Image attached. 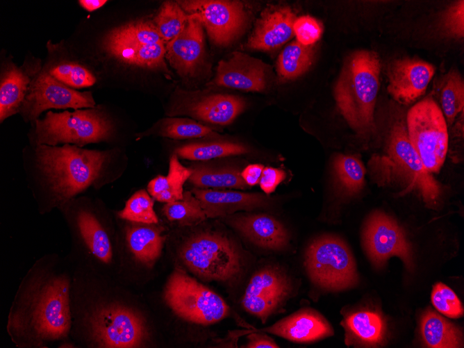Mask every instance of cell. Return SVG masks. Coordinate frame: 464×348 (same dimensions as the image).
Listing matches in <instances>:
<instances>
[{"instance_id": "cell-1", "label": "cell", "mask_w": 464, "mask_h": 348, "mask_svg": "<svg viewBox=\"0 0 464 348\" xmlns=\"http://www.w3.org/2000/svg\"><path fill=\"white\" fill-rule=\"evenodd\" d=\"M71 327L69 282L64 275H41L23 295L21 307L8 320L11 334L37 343L67 336Z\"/></svg>"}, {"instance_id": "cell-2", "label": "cell", "mask_w": 464, "mask_h": 348, "mask_svg": "<svg viewBox=\"0 0 464 348\" xmlns=\"http://www.w3.org/2000/svg\"><path fill=\"white\" fill-rule=\"evenodd\" d=\"M110 158L108 151L37 145L38 174L55 201H65L101 180Z\"/></svg>"}, {"instance_id": "cell-3", "label": "cell", "mask_w": 464, "mask_h": 348, "mask_svg": "<svg viewBox=\"0 0 464 348\" xmlns=\"http://www.w3.org/2000/svg\"><path fill=\"white\" fill-rule=\"evenodd\" d=\"M370 175L379 185H399L401 194L417 192L429 206L437 204L441 185L424 168L401 121L388 133L385 154H374L368 163Z\"/></svg>"}, {"instance_id": "cell-4", "label": "cell", "mask_w": 464, "mask_h": 348, "mask_svg": "<svg viewBox=\"0 0 464 348\" xmlns=\"http://www.w3.org/2000/svg\"><path fill=\"white\" fill-rule=\"evenodd\" d=\"M381 64L374 51L361 50L345 60L334 88L338 108L349 126L360 135L372 133L379 88Z\"/></svg>"}, {"instance_id": "cell-5", "label": "cell", "mask_w": 464, "mask_h": 348, "mask_svg": "<svg viewBox=\"0 0 464 348\" xmlns=\"http://www.w3.org/2000/svg\"><path fill=\"white\" fill-rule=\"evenodd\" d=\"M179 255L192 273L206 281H226L235 277L241 270L237 247L218 232L192 235L181 246Z\"/></svg>"}, {"instance_id": "cell-6", "label": "cell", "mask_w": 464, "mask_h": 348, "mask_svg": "<svg viewBox=\"0 0 464 348\" xmlns=\"http://www.w3.org/2000/svg\"><path fill=\"white\" fill-rule=\"evenodd\" d=\"M112 132L110 120L99 108L62 113L49 111L43 119L35 120L38 145L74 144L81 147L108 140Z\"/></svg>"}, {"instance_id": "cell-7", "label": "cell", "mask_w": 464, "mask_h": 348, "mask_svg": "<svg viewBox=\"0 0 464 348\" xmlns=\"http://www.w3.org/2000/svg\"><path fill=\"white\" fill-rule=\"evenodd\" d=\"M163 298L179 317L197 324H212L229 314L219 295L179 269L169 277Z\"/></svg>"}, {"instance_id": "cell-8", "label": "cell", "mask_w": 464, "mask_h": 348, "mask_svg": "<svg viewBox=\"0 0 464 348\" xmlns=\"http://www.w3.org/2000/svg\"><path fill=\"white\" fill-rule=\"evenodd\" d=\"M304 263L311 281L324 289L338 291L358 283L353 255L337 237L324 236L312 242L306 250Z\"/></svg>"}, {"instance_id": "cell-9", "label": "cell", "mask_w": 464, "mask_h": 348, "mask_svg": "<svg viewBox=\"0 0 464 348\" xmlns=\"http://www.w3.org/2000/svg\"><path fill=\"white\" fill-rule=\"evenodd\" d=\"M406 124L410 141L424 168L430 174L438 172L448 149L447 126L441 109L431 98H425L408 110Z\"/></svg>"}, {"instance_id": "cell-10", "label": "cell", "mask_w": 464, "mask_h": 348, "mask_svg": "<svg viewBox=\"0 0 464 348\" xmlns=\"http://www.w3.org/2000/svg\"><path fill=\"white\" fill-rule=\"evenodd\" d=\"M92 340L100 347H143L149 338L144 318L134 310L118 304L96 309L89 318Z\"/></svg>"}, {"instance_id": "cell-11", "label": "cell", "mask_w": 464, "mask_h": 348, "mask_svg": "<svg viewBox=\"0 0 464 348\" xmlns=\"http://www.w3.org/2000/svg\"><path fill=\"white\" fill-rule=\"evenodd\" d=\"M178 3L194 16L205 28L210 40L217 46H228L243 32L247 15L238 1L185 0Z\"/></svg>"}, {"instance_id": "cell-12", "label": "cell", "mask_w": 464, "mask_h": 348, "mask_svg": "<svg viewBox=\"0 0 464 348\" xmlns=\"http://www.w3.org/2000/svg\"><path fill=\"white\" fill-rule=\"evenodd\" d=\"M365 251L376 265L381 266L391 256H396L406 267L413 268L412 248L404 230L391 217L376 211L366 221L363 231Z\"/></svg>"}, {"instance_id": "cell-13", "label": "cell", "mask_w": 464, "mask_h": 348, "mask_svg": "<svg viewBox=\"0 0 464 348\" xmlns=\"http://www.w3.org/2000/svg\"><path fill=\"white\" fill-rule=\"evenodd\" d=\"M91 92H78L43 72L31 83L20 108L26 120H36L49 108H94Z\"/></svg>"}, {"instance_id": "cell-14", "label": "cell", "mask_w": 464, "mask_h": 348, "mask_svg": "<svg viewBox=\"0 0 464 348\" xmlns=\"http://www.w3.org/2000/svg\"><path fill=\"white\" fill-rule=\"evenodd\" d=\"M292 285L276 266L257 271L250 279L242 300L244 308L265 323L290 297Z\"/></svg>"}, {"instance_id": "cell-15", "label": "cell", "mask_w": 464, "mask_h": 348, "mask_svg": "<svg viewBox=\"0 0 464 348\" xmlns=\"http://www.w3.org/2000/svg\"><path fill=\"white\" fill-rule=\"evenodd\" d=\"M245 106V100L238 96L213 94L198 97L187 92L174 109L176 114L186 115L206 123L225 126L233 122Z\"/></svg>"}, {"instance_id": "cell-16", "label": "cell", "mask_w": 464, "mask_h": 348, "mask_svg": "<svg viewBox=\"0 0 464 348\" xmlns=\"http://www.w3.org/2000/svg\"><path fill=\"white\" fill-rule=\"evenodd\" d=\"M267 65L261 60L234 51L218 63L211 85L247 92H262L266 88Z\"/></svg>"}, {"instance_id": "cell-17", "label": "cell", "mask_w": 464, "mask_h": 348, "mask_svg": "<svg viewBox=\"0 0 464 348\" xmlns=\"http://www.w3.org/2000/svg\"><path fill=\"white\" fill-rule=\"evenodd\" d=\"M189 15L181 33L165 44V58L178 74L185 78L196 76L204 57L203 26Z\"/></svg>"}, {"instance_id": "cell-18", "label": "cell", "mask_w": 464, "mask_h": 348, "mask_svg": "<svg viewBox=\"0 0 464 348\" xmlns=\"http://www.w3.org/2000/svg\"><path fill=\"white\" fill-rule=\"evenodd\" d=\"M434 72L433 65L420 59L395 60L388 70V91L397 101L411 103L424 94Z\"/></svg>"}, {"instance_id": "cell-19", "label": "cell", "mask_w": 464, "mask_h": 348, "mask_svg": "<svg viewBox=\"0 0 464 348\" xmlns=\"http://www.w3.org/2000/svg\"><path fill=\"white\" fill-rule=\"evenodd\" d=\"M228 224L254 245L265 249L281 251L289 244L290 235L283 224L264 213L230 215Z\"/></svg>"}, {"instance_id": "cell-20", "label": "cell", "mask_w": 464, "mask_h": 348, "mask_svg": "<svg viewBox=\"0 0 464 348\" xmlns=\"http://www.w3.org/2000/svg\"><path fill=\"white\" fill-rule=\"evenodd\" d=\"M296 18L288 6L265 8L256 22L247 47L265 51L280 47L294 35L293 24Z\"/></svg>"}, {"instance_id": "cell-21", "label": "cell", "mask_w": 464, "mask_h": 348, "mask_svg": "<svg viewBox=\"0 0 464 348\" xmlns=\"http://www.w3.org/2000/svg\"><path fill=\"white\" fill-rule=\"evenodd\" d=\"M192 192L199 201L207 218L226 217L238 211L265 207L272 198L262 193L194 188Z\"/></svg>"}, {"instance_id": "cell-22", "label": "cell", "mask_w": 464, "mask_h": 348, "mask_svg": "<svg viewBox=\"0 0 464 348\" xmlns=\"http://www.w3.org/2000/svg\"><path fill=\"white\" fill-rule=\"evenodd\" d=\"M263 331L299 343L315 341L333 334L325 318L310 309L298 310Z\"/></svg>"}, {"instance_id": "cell-23", "label": "cell", "mask_w": 464, "mask_h": 348, "mask_svg": "<svg viewBox=\"0 0 464 348\" xmlns=\"http://www.w3.org/2000/svg\"><path fill=\"white\" fill-rule=\"evenodd\" d=\"M342 326L346 331V343L376 346L385 338L386 324L380 314L359 310L347 315Z\"/></svg>"}, {"instance_id": "cell-24", "label": "cell", "mask_w": 464, "mask_h": 348, "mask_svg": "<svg viewBox=\"0 0 464 348\" xmlns=\"http://www.w3.org/2000/svg\"><path fill=\"white\" fill-rule=\"evenodd\" d=\"M103 47L110 56L127 65L169 72L165 63L164 42L152 44H107Z\"/></svg>"}, {"instance_id": "cell-25", "label": "cell", "mask_w": 464, "mask_h": 348, "mask_svg": "<svg viewBox=\"0 0 464 348\" xmlns=\"http://www.w3.org/2000/svg\"><path fill=\"white\" fill-rule=\"evenodd\" d=\"M76 229L88 250L97 259L109 263L113 258L110 238L97 217L88 209H80L75 217Z\"/></svg>"}, {"instance_id": "cell-26", "label": "cell", "mask_w": 464, "mask_h": 348, "mask_svg": "<svg viewBox=\"0 0 464 348\" xmlns=\"http://www.w3.org/2000/svg\"><path fill=\"white\" fill-rule=\"evenodd\" d=\"M126 239L134 257L149 266L160 256L165 238L158 228L144 224L128 226Z\"/></svg>"}, {"instance_id": "cell-27", "label": "cell", "mask_w": 464, "mask_h": 348, "mask_svg": "<svg viewBox=\"0 0 464 348\" xmlns=\"http://www.w3.org/2000/svg\"><path fill=\"white\" fill-rule=\"evenodd\" d=\"M421 333L429 347L451 348L463 346L461 331L433 310L426 311L421 319Z\"/></svg>"}, {"instance_id": "cell-28", "label": "cell", "mask_w": 464, "mask_h": 348, "mask_svg": "<svg viewBox=\"0 0 464 348\" xmlns=\"http://www.w3.org/2000/svg\"><path fill=\"white\" fill-rule=\"evenodd\" d=\"M29 83L28 76L21 68L10 66L6 69L0 86L1 122L20 110Z\"/></svg>"}, {"instance_id": "cell-29", "label": "cell", "mask_w": 464, "mask_h": 348, "mask_svg": "<svg viewBox=\"0 0 464 348\" xmlns=\"http://www.w3.org/2000/svg\"><path fill=\"white\" fill-rule=\"evenodd\" d=\"M188 181L198 188H234L246 190L249 186L241 176V171L233 167H212L196 165Z\"/></svg>"}, {"instance_id": "cell-30", "label": "cell", "mask_w": 464, "mask_h": 348, "mask_svg": "<svg viewBox=\"0 0 464 348\" xmlns=\"http://www.w3.org/2000/svg\"><path fill=\"white\" fill-rule=\"evenodd\" d=\"M332 166L335 185L342 194L351 197L363 190L366 170L358 157L337 154Z\"/></svg>"}, {"instance_id": "cell-31", "label": "cell", "mask_w": 464, "mask_h": 348, "mask_svg": "<svg viewBox=\"0 0 464 348\" xmlns=\"http://www.w3.org/2000/svg\"><path fill=\"white\" fill-rule=\"evenodd\" d=\"M158 42L164 41L154 22L142 19L113 29L103 39V45L152 44Z\"/></svg>"}, {"instance_id": "cell-32", "label": "cell", "mask_w": 464, "mask_h": 348, "mask_svg": "<svg viewBox=\"0 0 464 348\" xmlns=\"http://www.w3.org/2000/svg\"><path fill=\"white\" fill-rule=\"evenodd\" d=\"M313 49L299 42L290 43L279 54L276 63V72L282 81L295 79L306 72L313 60Z\"/></svg>"}, {"instance_id": "cell-33", "label": "cell", "mask_w": 464, "mask_h": 348, "mask_svg": "<svg viewBox=\"0 0 464 348\" xmlns=\"http://www.w3.org/2000/svg\"><path fill=\"white\" fill-rule=\"evenodd\" d=\"M249 152L245 145L229 141L192 142L177 147L174 154L190 160H208L217 158L245 154Z\"/></svg>"}, {"instance_id": "cell-34", "label": "cell", "mask_w": 464, "mask_h": 348, "mask_svg": "<svg viewBox=\"0 0 464 348\" xmlns=\"http://www.w3.org/2000/svg\"><path fill=\"white\" fill-rule=\"evenodd\" d=\"M163 210L169 221L183 226L196 225L207 218L199 201L192 191H184L182 199L165 203Z\"/></svg>"}, {"instance_id": "cell-35", "label": "cell", "mask_w": 464, "mask_h": 348, "mask_svg": "<svg viewBox=\"0 0 464 348\" xmlns=\"http://www.w3.org/2000/svg\"><path fill=\"white\" fill-rule=\"evenodd\" d=\"M440 102L447 124L451 126L464 107V84L461 75L451 70L441 83Z\"/></svg>"}, {"instance_id": "cell-36", "label": "cell", "mask_w": 464, "mask_h": 348, "mask_svg": "<svg viewBox=\"0 0 464 348\" xmlns=\"http://www.w3.org/2000/svg\"><path fill=\"white\" fill-rule=\"evenodd\" d=\"M155 130L160 136L175 140L199 138L214 134L208 126L185 117L163 118L156 124Z\"/></svg>"}, {"instance_id": "cell-37", "label": "cell", "mask_w": 464, "mask_h": 348, "mask_svg": "<svg viewBox=\"0 0 464 348\" xmlns=\"http://www.w3.org/2000/svg\"><path fill=\"white\" fill-rule=\"evenodd\" d=\"M178 2L165 1L154 19V24L165 44L174 40L189 19Z\"/></svg>"}, {"instance_id": "cell-38", "label": "cell", "mask_w": 464, "mask_h": 348, "mask_svg": "<svg viewBox=\"0 0 464 348\" xmlns=\"http://www.w3.org/2000/svg\"><path fill=\"white\" fill-rule=\"evenodd\" d=\"M118 215L123 219L138 224H155L158 222L154 209V200L145 190L135 192Z\"/></svg>"}, {"instance_id": "cell-39", "label": "cell", "mask_w": 464, "mask_h": 348, "mask_svg": "<svg viewBox=\"0 0 464 348\" xmlns=\"http://www.w3.org/2000/svg\"><path fill=\"white\" fill-rule=\"evenodd\" d=\"M48 73L64 85L72 88H87L96 82L95 76L89 69L72 63L58 64L51 67Z\"/></svg>"}, {"instance_id": "cell-40", "label": "cell", "mask_w": 464, "mask_h": 348, "mask_svg": "<svg viewBox=\"0 0 464 348\" xmlns=\"http://www.w3.org/2000/svg\"><path fill=\"white\" fill-rule=\"evenodd\" d=\"M431 301L436 308L451 318L463 315L462 304L454 292L446 285L438 283L433 288Z\"/></svg>"}, {"instance_id": "cell-41", "label": "cell", "mask_w": 464, "mask_h": 348, "mask_svg": "<svg viewBox=\"0 0 464 348\" xmlns=\"http://www.w3.org/2000/svg\"><path fill=\"white\" fill-rule=\"evenodd\" d=\"M293 33L297 42L305 46H310L320 39L322 26L316 19L309 15H303L295 19Z\"/></svg>"}, {"instance_id": "cell-42", "label": "cell", "mask_w": 464, "mask_h": 348, "mask_svg": "<svg viewBox=\"0 0 464 348\" xmlns=\"http://www.w3.org/2000/svg\"><path fill=\"white\" fill-rule=\"evenodd\" d=\"M192 173V169L183 165L176 154L172 155L166 178L177 200L183 199L184 183L189 179Z\"/></svg>"}, {"instance_id": "cell-43", "label": "cell", "mask_w": 464, "mask_h": 348, "mask_svg": "<svg viewBox=\"0 0 464 348\" xmlns=\"http://www.w3.org/2000/svg\"><path fill=\"white\" fill-rule=\"evenodd\" d=\"M464 2L459 1L449 8L445 16L444 24L449 34L462 38L463 27Z\"/></svg>"}, {"instance_id": "cell-44", "label": "cell", "mask_w": 464, "mask_h": 348, "mask_svg": "<svg viewBox=\"0 0 464 348\" xmlns=\"http://www.w3.org/2000/svg\"><path fill=\"white\" fill-rule=\"evenodd\" d=\"M147 191L151 197L160 202L177 201L165 176L159 175L151 179L148 183Z\"/></svg>"}, {"instance_id": "cell-45", "label": "cell", "mask_w": 464, "mask_h": 348, "mask_svg": "<svg viewBox=\"0 0 464 348\" xmlns=\"http://www.w3.org/2000/svg\"><path fill=\"white\" fill-rule=\"evenodd\" d=\"M285 176L286 174L282 169L266 167L263 169L258 184L266 194H270L275 191Z\"/></svg>"}, {"instance_id": "cell-46", "label": "cell", "mask_w": 464, "mask_h": 348, "mask_svg": "<svg viewBox=\"0 0 464 348\" xmlns=\"http://www.w3.org/2000/svg\"><path fill=\"white\" fill-rule=\"evenodd\" d=\"M248 342L246 347L248 348H278L279 345L274 340L260 333H254L247 336Z\"/></svg>"}, {"instance_id": "cell-47", "label": "cell", "mask_w": 464, "mask_h": 348, "mask_svg": "<svg viewBox=\"0 0 464 348\" xmlns=\"http://www.w3.org/2000/svg\"><path fill=\"white\" fill-rule=\"evenodd\" d=\"M264 167L258 163L248 165L241 171V176L249 187L256 185L259 183Z\"/></svg>"}, {"instance_id": "cell-48", "label": "cell", "mask_w": 464, "mask_h": 348, "mask_svg": "<svg viewBox=\"0 0 464 348\" xmlns=\"http://www.w3.org/2000/svg\"><path fill=\"white\" fill-rule=\"evenodd\" d=\"M107 1L106 0H80L79 4L88 11H94L102 7Z\"/></svg>"}]
</instances>
